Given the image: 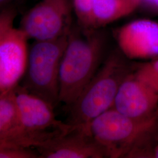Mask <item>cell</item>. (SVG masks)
Returning a JSON list of instances; mask_svg holds the SVG:
<instances>
[{"instance_id":"1","label":"cell","mask_w":158,"mask_h":158,"mask_svg":"<svg viewBox=\"0 0 158 158\" xmlns=\"http://www.w3.org/2000/svg\"><path fill=\"white\" fill-rule=\"evenodd\" d=\"M106 44L100 29L72 27L60 65V102L69 107L76 100L105 60Z\"/></svg>"},{"instance_id":"8","label":"cell","mask_w":158,"mask_h":158,"mask_svg":"<svg viewBox=\"0 0 158 158\" xmlns=\"http://www.w3.org/2000/svg\"><path fill=\"white\" fill-rule=\"evenodd\" d=\"M113 108L131 118H152L158 116V91L139 78L134 69L121 85Z\"/></svg>"},{"instance_id":"12","label":"cell","mask_w":158,"mask_h":158,"mask_svg":"<svg viewBox=\"0 0 158 158\" xmlns=\"http://www.w3.org/2000/svg\"><path fill=\"white\" fill-rule=\"evenodd\" d=\"M142 4V0H95L93 29H101L128 16Z\"/></svg>"},{"instance_id":"4","label":"cell","mask_w":158,"mask_h":158,"mask_svg":"<svg viewBox=\"0 0 158 158\" xmlns=\"http://www.w3.org/2000/svg\"><path fill=\"white\" fill-rule=\"evenodd\" d=\"M68 36L35 40L29 50L27 67L23 78V87L54 107L60 102L59 70Z\"/></svg>"},{"instance_id":"2","label":"cell","mask_w":158,"mask_h":158,"mask_svg":"<svg viewBox=\"0 0 158 158\" xmlns=\"http://www.w3.org/2000/svg\"><path fill=\"white\" fill-rule=\"evenodd\" d=\"M87 127L107 158H153L158 116L135 119L111 108L91 121Z\"/></svg>"},{"instance_id":"18","label":"cell","mask_w":158,"mask_h":158,"mask_svg":"<svg viewBox=\"0 0 158 158\" xmlns=\"http://www.w3.org/2000/svg\"><path fill=\"white\" fill-rule=\"evenodd\" d=\"M12 0H0V4L1 6H6L7 4L10 2Z\"/></svg>"},{"instance_id":"11","label":"cell","mask_w":158,"mask_h":158,"mask_svg":"<svg viewBox=\"0 0 158 158\" xmlns=\"http://www.w3.org/2000/svg\"><path fill=\"white\" fill-rule=\"evenodd\" d=\"M29 148L14 89L0 93V148Z\"/></svg>"},{"instance_id":"13","label":"cell","mask_w":158,"mask_h":158,"mask_svg":"<svg viewBox=\"0 0 158 158\" xmlns=\"http://www.w3.org/2000/svg\"><path fill=\"white\" fill-rule=\"evenodd\" d=\"M72 2L79 27L85 29H94L95 0H72Z\"/></svg>"},{"instance_id":"7","label":"cell","mask_w":158,"mask_h":158,"mask_svg":"<svg viewBox=\"0 0 158 158\" xmlns=\"http://www.w3.org/2000/svg\"><path fill=\"white\" fill-rule=\"evenodd\" d=\"M72 0H42L22 18L19 28L35 40L56 39L72 28Z\"/></svg>"},{"instance_id":"17","label":"cell","mask_w":158,"mask_h":158,"mask_svg":"<svg viewBox=\"0 0 158 158\" xmlns=\"http://www.w3.org/2000/svg\"><path fill=\"white\" fill-rule=\"evenodd\" d=\"M153 158H158V128L156 134L155 144L153 151Z\"/></svg>"},{"instance_id":"5","label":"cell","mask_w":158,"mask_h":158,"mask_svg":"<svg viewBox=\"0 0 158 158\" xmlns=\"http://www.w3.org/2000/svg\"><path fill=\"white\" fill-rule=\"evenodd\" d=\"M20 118L29 148H36L71 130L73 125L56 118L55 107L21 85L14 89Z\"/></svg>"},{"instance_id":"16","label":"cell","mask_w":158,"mask_h":158,"mask_svg":"<svg viewBox=\"0 0 158 158\" xmlns=\"http://www.w3.org/2000/svg\"><path fill=\"white\" fill-rule=\"evenodd\" d=\"M145 4L151 9L158 12V0H142V4Z\"/></svg>"},{"instance_id":"3","label":"cell","mask_w":158,"mask_h":158,"mask_svg":"<svg viewBox=\"0 0 158 158\" xmlns=\"http://www.w3.org/2000/svg\"><path fill=\"white\" fill-rule=\"evenodd\" d=\"M134 69L120 51L110 53L76 100L69 107L68 123L74 126L89 124L113 108L121 85Z\"/></svg>"},{"instance_id":"9","label":"cell","mask_w":158,"mask_h":158,"mask_svg":"<svg viewBox=\"0 0 158 158\" xmlns=\"http://www.w3.org/2000/svg\"><path fill=\"white\" fill-rule=\"evenodd\" d=\"M41 158H107L104 149L91 135L87 125L68 132L36 148Z\"/></svg>"},{"instance_id":"15","label":"cell","mask_w":158,"mask_h":158,"mask_svg":"<svg viewBox=\"0 0 158 158\" xmlns=\"http://www.w3.org/2000/svg\"><path fill=\"white\" fill-rule=\"evenodd\" d=\"M0 158H41L40 153L31 148L6 147L0 148Z\"/></svg>"},{"instance_id":"10","label":"cell","mask_w":158,"mask_h":158,"mask_svg":"<svg viewBox=\"0 0 158 158\" xmlns=\"http://www.w3.org/2000/svg\"><path fill=\"white\" fill-rule=\"evenodd\" d=\"M120 52L128 59L158 57V23L141 19L127 23L114 32Z\"/></svg>"},{"instance_id":"14","label":"cell","mask_w":158,"mask_h":158,"mask_svg":"<svg viewBox=\"0 0 158 158\" xmlns=\"http://www.w3.org/2000/svg\"><path fill=\"white\" fill-rule=\"evenodd\" d=\"M134 72L139 78L151 85L158 79V57L138 64L134 69Z\"/></svg>"},{"instance_id":"6","label":"cell","mask_w":158,"mask_h":158,"mask_svg":"<svg viewBox=\"0 0 158 158\" xmlns=\"http://www.w3.org/2000/svg\"><path fill=\"white\" fill-rule=\"evenodd\" d=\"M16 13L3 10L0 15V93L19 85L28 60V36L14 25Z\"/></svg>"}]
</instances>
